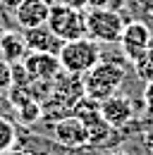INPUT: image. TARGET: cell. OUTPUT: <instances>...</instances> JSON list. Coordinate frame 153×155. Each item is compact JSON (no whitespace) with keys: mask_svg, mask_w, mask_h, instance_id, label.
<instances>
[{"mask_svg":"<svg viewBox=\"0 0 153 155\" xmlns=\"http://www.w3.org/2000/svg\"><path fill=\"white\" fill-rule=\"evenodd\" d=\"M127 69L122 62L115 60H100L93 69H89L84 74V91L86 96L96 98V100H105L117 93V88L124 84Z\"/></svg>","mask_w":153,"mask_h":155,"instance_id":"obj_1","label":"cell"},{"mask_svg":"<svg viewBox=\"0 0 153 155\" xmlns=\"http://www.w3.org/2000/svg\"><path fill=\"white\" fill-rule=\"evenodd\" d=\"M60 67L70 74L84 77L89 69H93L96 64L100 62V48L93 38H74V41H65L60 53Z\"/></svg>","mask_w":153,"mask_h":155,"instance_id":"obj_2","label":"cell"},{"mask_svg":"<svg viewBox=\"0 0 153 155\" xmlns=\"http://www.w3.org/2000/svg\"><path fill=\"white\" fill-rule=\"evenodd\" d=\"M46 24L62 43L84 38L86 36V10H76L65 2H55V5H50V15Z\"/></svg>","mask_w":153,"mask_h":155,"instance_id":"obj_3","label":"cell"},{"mask_svg":"<svg viewBox=\"0 0 153 155\" xmlns=\"http://www.w3.org/2000/svg\"><path fill=\"white\" fill-rule=\"evenodd\" d=\"M124 31V19L120 10L89 7L86 10V36L98 43H120Z\"/></svg>","mask_w":153,"mask_h":155,"instance_id":"obj_4","label":"cell"},{"mask_svg":"<svg viewBox=\"0 0 153 155\" xmlns=\"http://www.w3.org/2000/svg\"><path fill=\"white\" fill-rule=\"evenodd\" d=\"M53 141L62 146L65 150H81L89 148V127L79 119L70 115L53 124Z\"/></svg>","mask_w":153,"mask_h":155,"instance_id":"obj_5","label":"cell"},{"mask_svg":"<svg viewBox=\"0 0 153 155\" xmlns=\"http://www.w3.org/2000/svg\"><path fill=\"white\" fill-rule=\"evenodd\" d=\"M151 41H153L151 29L144 21H129V24H124V31L120 36V45H122V53L134 62L139 55H144L153 45Z\"/></svg>","mask_w":153,"mask_h":155,"instance_id":"obj_6","label":"cell"},{"mask_svg":"<svg viewBox=\"0 0 153 155\" xmlns=\"http://www.w3.org/2000/svg\"><path fill=\"white\" fill-rule=\"evenodd\" d=\"M24 67L34 81H53L62 72L60 58L55 53H38V50H29V55L24 58Z\"/></svg>","mask_w":153,"mask_h":155,"instance_id":"obj_7","label":"cell"},{"mask_svg":"<svg viewBox=\"0 0 153 155\" xmlns=\"http://www.w3.org/2000/svg\"><path fill=\"white\" fill-rule=\"evenodd\" d=\"M100 115H103V119H105L110 127L122 129L124 124L132 122V117H134V103H132V98L117 96V93H115V96L100 100Z\"/></svg>","mask_w":153,"mask_h":155,"instance_id":"obj_8","label":"cell"},{"mask_svg":"<svg viewBox=\"0 0 153 155\" xmlns=\"http://www.w3.org/2000/svg\"><path fill=\"white\" fill-rule=\"evenodd\" d=\"M50 15V5H46L43 0H22L15 7V19L22 29H36L48 21Z\"/></svg>","mask_w":153,"mask_h":155,"instance_id":"obj_9","label":"cell"},{"mask_svg":"<svg viewBox=\"0 0 153 155\" xmlns=\"http://www.w3.org/2000/svg\"><path fill=\"white\" fill-rule=\"evenodd\" d=\"M24 41L29 45V50H38V53H60L62 41L50 31L48 24L36 26V29H24Z\"/></svg>","mask_w":153,"mask_h":155,"instance_id":"obj_10","label":"cell"},{"mask_svg":"<svg viewBox=\"0 0 153 155\" xmlns=\"http://www.w3.org/2000/svg\"><path fill=\"white\" fill-rule=\"evenodd\" d=\"M26 55H29V45L24 41V34L5 31V36L0 41V58L7 60L10 64H15V62H24Z\"/></svg>","mask_w":153,"mask_h":155,"instance_id":"obj_11","label":"cell"},{"mask_svg":"<svg viewBox=\"0 0 153 155\" xmlns=\"http://www.w3.org/2000/svg\"><path fill=\"white\" fill-rule=\"evenodd\" d=\"M15 110H17V117H19V122H22L24 127H34L36 122L43 119V105H41L38 100H29V103L19 105Z\"/></svg>","mask_w":153,"mask_h":155,"instance_id":"obj_12","label":"cell"},{"mask_svg":"<svg viewBox=\"0 0 153 155\" xmlns=\"http://www.w3.org/2000/svg\"><path fill=\"white\" fill-rule=\"evenodd\" d=\"M15 146H17V127L7 117L0 115V155L10 153Z\"/></svg>","mask_w":153,"mask_h":155,"instance_id":"obj_13","label":"cell"},{"mask_svg":"<svg viewBox=\"0 0 153 155\" xmlns=\"http://www.w3.org/2000/svg\"><path fill=\"white\" fill-rule=\"evenodd\" d=\"M134 72H136V77L141 79L144 84H151L153 81V45L144 55H139L134 60Z\"/></svg>","mask_w":153,"mask_h":155,"instance_id":"obj_14","label":"cell"},{"mask_svg":"<svg viewBox=\"0 0 153 155\" xmlns=\"http://www.w3.org/2000/svg\"><path fill=\"white\" fill-rule=\"evenodd\" d=\"M12 88V64L0 58V91L7 93Z\"/></svg>","mask_w":153,"mask_h":155,"instance_id":"obj_15","label":"cell"},{"mask_svg":"<svg viewBox=\"0 0 153 155\" xmlns=\"http://www.w3.org/2000/svg\"><path fill=\"white\" fill-rule=\"evenodd\" d=\"M91 7H105V10H122L124 0H91Z\"/></svg>","mask_w":153,"mask_h":155,"instance_id":"obj_16","label":"cell"},{"mask_svg":"<svg viewBox=\"0 0 153 155\" xmlns=\"http://www.w3.org/2000/svg\"><path fill=\"white\" fill-rule=\"evenodd\" d=\"M60 2H65L70 7H76V10H89L91 7V0H60Z\"/></svg>","mask_w":153,"mask_h":155,"instance_id":"obj_17","label":"cell"},{"mask_svg":"<svg viewBox=\"0 0 153 155\" xmlns=\"http://www.w3.org/2000/svg\"><path fill=\"white\" fill-rule=\"evenodd\" d=\"M144 100H146V105L153 110V81L151 84H146V91H144Z\"/></svg>","mask_w":153,"mask_h":155,"instance_id":"obj_18","label":"cell"},{"mask_svg":"<svg viewBox=\"0 0 153 155\" xmlns=\"http://www.w3.org/2000/svg\"><path fill=\"white\" fill-rule=\"evenodd\" d=\"M10 155H34V153H31V150H15V148H12Z\"/></svg>","mask_w":153,"mask_h":155,"instance_id":"obj_19","label":"cell"},{"mask_svg":"<svg viewBox=\"0 0 153 155\" xmlns=\"http://www.w3.org/2000/svg\"><path fill=\"white\" fill-rule=\"evenodd\" d=\"M110 155H129V153H124V150H115V153H110Z\"/></svg>","mask_w":153,"mask_h":155,"instance_id":"obj_20","label":"cell"},{"mask_svg":"<svg viewBox=\"0 0 153 155\" xmlns=\"http://www.w3.org/2000/svg\"><path fill=\"white\" fill-rule=\"evenodd\" d=\"M46 5H55V2H60V0H43Z\"/></svg>","mask_w":153,"mask_h":155,"instance_id":"obj_21","label":"cell"},{"mask_svg":"<svg viewBox=\"0 0 153 155\" xmlns=\"http://www.w3.org/2000/svg\"><path fill=\"white\" fill-rule=\"evenodd\" d=\"M2 36H5V29H2V26H0V41H2Z\"/></svg>","mask_w":153,"mask_h":155,"instance_id":"obj_22","label":"cell"}]
</instances>
